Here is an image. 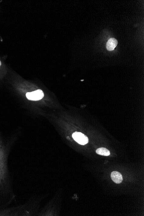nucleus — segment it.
I'll return each instance as SVG.
<instances>
[{
	"label": "nucleus",
	"mask_w": 144,
	"mask_h": 216,
	"mask_svg": "<svg viewBox=\"0 0 144 216\" xmlns=\"http://www.w3.org/2000/svg\"><path fill=\"white\" fill-rule=\"evenodd\" d=\"M44 96L43 91L38 90L31 92L26 93V98L32 101H38L43 98Z\"/></svg>",
	"instance_id": "1"
},
{
	"label": "nucleus",
	"mask_w": 144,
	"mask_h": 216,
	"mask_svg": "<svg viewBox=\"0 0 144 216\" xmlns=\"http://www.w3.org/2000/svg\"><path fill=\"white\" fill-rule=\"evenodd\" d=\"M72 136L75 141L81 145H86L89 142V139L87 136H85V135L81 133L75 132L74 133Z\"/></svg>",
	"instance_id": "2"
},
{
	"label": "nucleus",
	"mask_w": 144,
	"mask_h": 216,
	"mask_svg": "<svg viewBox=\"0 0 144 216\" xmlns=\"http://www.w3.org/2000/svg\"><path fill=\"white\" fill-rule=\"evenodd\" d=\"M111 177L113 181L116 184H120L123 180L122 175L118 171L112 172L111 173Z\"/></svg>",
	"instance_id": "3"
},
{
	"label": "nucleus",
	"mask_w": 144,
	"mask_h": 216,
	"mask_svg": "<svg viewBox=\"0 0 144 216\" xmlns=\"http://www.w3.org/2000/svg\"><path fill=\"white\" fill-rule=\"evenodd\" d=\"M118 41L114 38H111L107 41L106 44V48L109 51L114 50L116 47L117 46Z\"/></svg>",
	"instance_id": "4"
},
{
	"label": "nucleus",
	"mask_w": 144,
	"mask_h": 216,
	"mask_svg": "<svg viewBox=\"0 0 144 216\" xmlns=\"http://www.w3.org/2000/svg\"><path fill=\"white\" fill-rule=\"evenodd\" d=\"M96 153L98 155L104 156H108L110 155V152L109 150L104 148H99L96 151Z\"/></svg>",
	"instance_id": "5"
},
{
	"label": "nucleus",
	"mask_w": 144,
	"mask_h": 216,
	"mask_svg": "<svg viewBox=\"0 0 144 216\" xmlns=\"http://www.w3.org/2000/svg\"><path fill=\"white\" fill-rule=\"evenodd\" d=\"M1 65H2V63H1V61H0V66H1Z\"/></svg>",
	"instance_id": "6"
}]
</instances>
